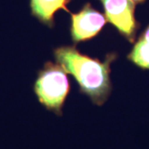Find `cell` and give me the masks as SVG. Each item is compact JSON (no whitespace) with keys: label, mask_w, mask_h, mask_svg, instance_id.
I'll return each mask as SVG.
<instances>
[{"label":"cell","mask_w":149,"mask_h":149,"mask_svg":"<svg viewBox=\"0 0 149 149\" xmlns=\"http://www.w3.org/2000/svg\"><path fill=\"white\" fill-rule=\"evenodd\" d=\"M107 20L130 42L135 40L139 24L134 17L135 3L132 0H100Z\"/></svg>","instance_id":"3"},{"label":"cell","mask_w":149,"mask_h":149,"mask_svg":"<svg viewBox=\"0 0 149 149\" xmlns=\"http://www.w3.org/2000/svg\"><path fill=\"white\" fill-rule=\"evenodd\" d=\"M128 59L143 69H149V42L140 37L128 55Z\"/></svg>","instance_id":"6"},{"label":"cell","mask_w":149,"mask_h":149,"mask_svg":"<svg viewBox=\"0 0 149 149\" xmlns=\"http://www.w3.org/2000/svg\"><path fill=\"white\" fill-rule=\"evenodd\" d=\"M132 1H133L135 3H143L145 0H132Z\"/></svg>","instance_id":"8"},{"label":"cell","mask_w":149,"mask_h":149,"mask_svg":"<svg viewBox=\"0 0 149 149\" xmlns=\"http://www.w3.org/2000/svg\"><path fill=\"white\" fill-rule=\"evenodd\" d=\"M57 63L72 75L84 92L96 104L101 105L110 95L109 65L114 59L110 55L104 62L80 53L74 47H61L54 52Z\"/></svg>","instance_id":"1"},{"label":"cell","mask_w":149,"mask_h":149,"mask_svg":"<svg viewBox=\"0 0 149 149\" xmlns=\"http://www.w3.org/2000/svg\"><path fill=\"white\" fill-rule=\"evenodd\" d=\"M106 23L104 16L87 3L77 13H71V37L74 43L94 37Z\"/></svg>","instance_id":"4"},{"label":"cell","mask_w":149,"mask_h":149,"mask_svg":"<svg viewBox=\"0 0 149 149\" xmlns=\"http://www.w3.org/2000/svg\"><path fill=\"white\" fill-rule=\"evenodd\" d=\"M142 38H143L144 40H146V41H148L149 42V26L148 27V28L145 30V32L143 33V35H142Z\"/></svg>","instance_id":"7"},{"label":"cell","mask_w":149,"mask_h":149,"mask_svg":"<svg viewBox=\"0 0 149 149\" xmlns=\"http://www.w3.org/2000/svg\"><path fill=\"white\" fill-rule=\"evenodd\" d=\"M66 73L60 64L47 62L39 71L35 83V93L40 103L60 115L70 91Z\"/></svg>","instance_id":"2"},{"label":"cell","mask_w":149,"mask_h":149,"mask_svg":"<svg viewBox=\"0 0 149 149\" xmlns=\"http://www.w3.org/2000/svg\"><path fill=\"white\" fill-rule=\"evenodd\" d=\"M71 0H30L32 15L43 24L52 27L54 24V14L56 11L64 9L69 12L66 8Z\"/></svg>","instance_id":"5"}]
</instances>
